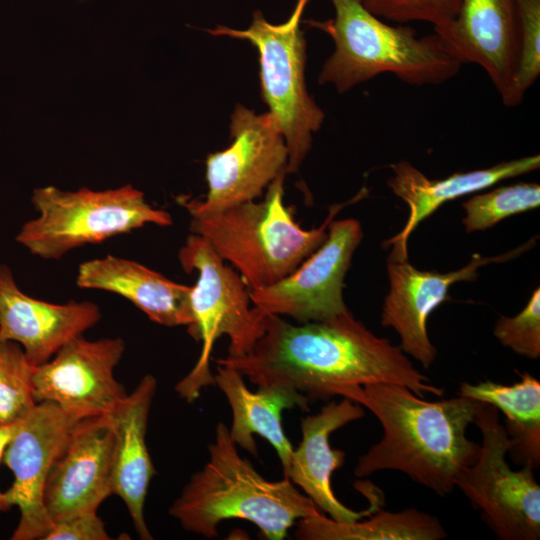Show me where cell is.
<instances>
[{"label":"cell","mask_w":540,"mask_h":540,"mask_svg":"<svg viewBox=\"0 0 540 540\" xmlns=\"http://www.w3.org/2000/svg\"><path fill=\"white\" fill-rule=\"evenodd\" d=\"M216 362L235 368L258 387L291 388L310 402L329 400L338 387L375 383L402 385L420 397L443 395L400 346L376 336L350 310L299 325L267 315L264 333L250 352Z\"/></svg>","instance_id":"cell-1"},{"label":"cell","mask_w":540,"mask_h":540,"mask_svg":"<svg viewBox=\"0 0 540 540\" xmlns=\"http://www.w3.org/2000/svg\"><path fill=\"white\" fill-rule=\"evenodd\" d=\"M370 410L383 436L357 461L361 478L382 470L400 471L437 495L455 488L458 475L477 459L480 445L466 436L474 424L478 402L457 396L423 400L405 386L375 383L334 390Z\"/></svg>","instance_id":"cell-2"},{"label":"cell","mask_w":540,"mask_h":540,"mask_svg":"<svg viewBox=\"0 0 540 540\" xmlns=\"http://www.w3.org/2000/svg\"><path fill=\"white\" fill-rule=\"evenodd\" d=\"M209 460L195 472L169 508L181 527L205 538L218 535L229 519L249 521L269 540H281L296 520L319 512L289 478L270 481L242 458L229 428L218 423L208 446Z\"/></svg>","instance_id":"cell-3"},{"label":"cell","mask_w":540,"mask_h":540,"mask_svg":"<svg viewBox=\"0 0 540 540\" xmlns=\"http://www.w3.org/2000/svg\"><path fill=\"white\" fill-rule=\"evenodd\" d=\"M330 1L334 18L306 21L335 46L318 76L320 84L344 93L383 73L413 86L440 85L459 73L463 64L437 33L419 37L410 26L389 25L361 0Z\"/></svg>","instance_id":"cell-4"},{"label":"cell","mask_w":540,"mask_h":540,"mask_svg":"<svg viewBox=\"0 0 540 540\" xmlns=\"http://www.w3.org/2000/svg\"><path fill=\"white\" fill-rule=\"evenodd\" d=\"M285 174L269 184L259 202L191 217L190 232L230 262L249 290L271 286L294 271L322 245L330 222L343 206H334L319 227L302 228L284 203Z\"/></svg>","instance_id":"cell-5"},{"label":"cell","mask_w":540,"mask_h":540,"mask_svg":"<svg viewBox=\"0 0 540 540\" xmlns=\"http://www.w3.org/2000/svg\"><path fill=\"white\" fill-rule=\"evenodd\" d=\"M178 258L185 272H197L190 295L194 326L189 333L202 346L194 367L175 386L177 394L192 403L202 389L215 385L210 360L217 339L228 337V356H243L263 335L267 314L253 305L242 277L201 236L191 233Z\"/></svg>","instance_id":"cell-6"},{"label":"cell","mask_w":540,"mask_h":540,"mask_svg":"<svg viewBox=\"0 0 540 540\" xmlns=\"http://www.w3.org/2000/svg\"><path fill=\"white\" fill-rule=\"evenodd\" d=\"M32 202L38 216L23 225L16 240L43 259H59L73 249L147 224H172L169 212L154 208L130 184L102 191L47 186L33 191Z\"/></svg>","instance_id":"cell-7"},{"label":"cell","mask_w":540,"mask_h":540,"mask_svg":"<svg viewBox=\"0 0 540 540\" xmlns=\"http://www.w3.org/2000/svg\"><path fill=\"white\" fill-rule=\"evenodd\" d=\"M310 0H297L290 17L269 23L259 10L246 30L218 26L208 32L249 41L258 50L261 95L276 119L288 150L286 173H295L312 145V135L324 112L308 94L305 83L306 42L300 29Z\"/></svg>","instance_id":"cell-8"},{"label":"cell","mask_w":540,"mask_h":540,"mask_svg":"<svg viewBox=\"0 0 540 540\" xmlns=\"http://www.w3.org/2000/svg\"><path fill=\"white\" fill-rule=\"evenodd\" d=\"M474 424L482 434L476 461L456 478L457 487L503 540L540 538V486L533 468L514 471L506 461L510 439L499 411L478 402Z\"/></svg>","instance_id":"cell-9"},{"label":"cell","mask_w":540,"mask_h":540,"mask_svg":"<svg viewBox=\"0 0 540 540\" xmlns=\"http://www.w3.org/2000/svg\"><path fill=\"white\" fill-rule=\"evenodd\" d=\"M230 136L233 141L228 148L206 159L205 199L177 198L191 217L255 201L276 177L286 173L288 150L269 112L258 115L238 104L231 115Z\"/></svg>","instance_id":"cell-10"},{"label":"cell","mask_w":540,"mask_h":540,"mask_svg":"<svg viewBox=\"0 0 540 540\" xmlns=\"http://www.w3.org/2000/svg\"><path fill=\"white\" fill-rule=\"evenodd\" d=\"M84 418L54 402L42 401L18 421L2 459L14 475L5 496L20 512L12 540H44L50 530L52 520L43 503L45 483Z\"/></svg>","instance_id":"cell-11"},{"label":"cell","mask_w":540,"mask_h":540,"mask_svg":"<svg viewBox=\"0 0 540 540\" xmlns=\"http://www.w3.org/2000/svg\"><path fill=\"white\" fill-rule=\"evenodd\" d=\"M362 238L358 220H332L325 241L294 271L271 286L249 290L253 305L267 315L299 323L329 320L349 311L343 298L344 278Z\"/></svg>","instance_id":"cell-12"},{"label":"cell","mask_w":540,"mask_h":540,"mask_svg":"<svg viewBox=\"0 0 540 540\" xmlns=\"http://www.w3.org/2000/svg\"><path fill=\"white\" fill-rule=\"evenodd\" d=\"M124 352L125 342L118 337H75L36 367L35 402H54L84 417L112 415L128 395L115 377Z\"/></svg>","instance_id":"cell-13"},{"label":"cell","mask_w":540,"mask_h":540,"mask_svg":"<svg viewBox=\"0 0 540 540\" xmlns=\"http://www.w3.org/2000/svg\"><path fill=\"white\" fill-rule=\"evenodd\" d=\"M531 242L492 257L475 253L466 266L448 273L419 270L408 258L389 256V292L384 298L382 326L393 328L401 339L402 351L428 369L435 361L437 350L427 333V319L436 307L449 299L451 285L476 280L480 267L510 260L527 250Z\"/></svg>","instance_id":"cell-14"},{"label":"cell","mask_w":540,"mask_h":540,"mask_svg":"<svg viewBox=\"0 0 540 540\" xmlns=\"http://www.w3.org/2000/svg\"><path fill=\"white\" fill-rule=\"evenodd\" d=\"M115 433L110 416L84 418L45 483L43 503L52 520L97 511L113 493Z\"/></svg>","instance_id":"cell-15"},{"label":"cell","mask_w":540,"mask_h":540,"mask_svg":"<svg viewBox=\"0 0 540 540\" xmlns=\"http://www.w3.org/2000/svg\"><path fill=\"white\" fill-rule=\"evenodd\" d=\"M101 318L91 301L50 303L25 294L11 269L0 265V340L19 344L38 366Z\"/></svg>","instance_id":"cell-16"},{"label":"cell","mask_w":540,"mask_h":540,"mask_svg":"<svg viewBox=\"0 0 540 540\" xmlns=\"http://www.w3.org/2000/svg\"><path fill=\"white\" fill-rule=\"evenodd\" d=\"M363 406L343 397L339 402H329L317 414L301 420L302 439L293 449L290 464L284 477L300 487L306 496L329 518L338 522H353L370 516L382 503L373 492L370 507L354 511L335 496L331 487V475L342 467L346 454L343 450L332 449L330 435L350 422L364 416Z\"/></svg>","instance_id":"cell-17"},{"label":"cell","mask_w":540,"mask_h":540,"mask_svg":"<svg viewBox=\"0 0 540 540\" xmlns=\"http://www.w3.org/2000/svg\"><path fill=\"white\" fill-rule=\"evenodd\" d=\"M434 32L462 64L483 68L506 101L518 58L515 0H462L456 18Z\"/></svg>","instance_id":"cell-18"},{"label":"cell","mask_w":540,"mask_h":540,"mask_svg":"<svg viewBox=\"0 0 540 540\" xmlns=\"http://www.w3.org/2000/svg\"><path fill=\"white\" fill-rule=\"evenodd\" d=\"M540 166L538 154L500 162L489 168L457 172L444 179H429L406 160L392 164L393 175L387 184L409 208L403 229L385 242L392 247L390 256L408 258V239L419 223L445 202L489 188L496 183L530 173Z\"/></svg>","instance_id":"cell-19"},{"label":"cell","mask_w":540,"mask_h":540,"mask_svg":"<svg viewBox=\"0 0 540 540\" xmlns=\"http://www.w3.org/2000/svg\"><path fill=\"white\" fill-rule=\"evenodd\" d=\"M76 284L120 295L162 326H186L188 332L194 326L192 286L176 283L136 261L107 255L83 262Z\"/></svg>","instance_id":"cell-20"},{"label":"cell","mask_w":540,"mask_h":540,"mask_svg":"<svg viewBox=\"0 0 540 540\" xmlns=\"http://www.w3.org/2000/svg\"><path fill=\"white\" fill-rule=\"evenodd\" d=\"M156 389V378L145 375L110 415L115 433L113 493L126 505L138 536L144 540L153 539L145 522L144 505L156 470L145 438Z\"/></svg>","instance_id":"cell-21"},{"label":"cell","mask_w":540,"mask_h":540,"mask_svg":"<svg viewBox=\"0 0 540 540\" xmlns=\"http://www.w3.org/2000/svg\"><path fill=\"white\" fill-rule=\"evenodd\" d=\"M214 383L225 395L232 410L229 433L236 444L253 456H258L254 435L267 440L275 449L283 473L289 467L293 447L282 428V412L299 408L309 411V399L287 387L265 386L250 391L243 375L229 365L217 364Z\"/></svg>","instance_id":"cell-22"},{"label":"cell","mask_w":540,"mask_h":540,"mask_svg":"<svg viewBox=\"0 0 540 540\" xmlns=\"http://www.w3.org/2000/svg\"><path fill=\"white\" fill-rule=\"evenodd\" d=\"M520 376L511 385L490 380L462 382L457 395L501 411L510 439L509 456L514 462L535 469L540 464V381L527 372Z\"/></svg>","instance_id":"cell-23"},{"label":"cell","mask_w":540,"mask_h":540,"mask_svg":"<svg viewBox=\"0 0 540 540\" xmlns=\"http://www.w3.org/2000/svg\"><path fill=\"white\" fill-rule=\"evenodd\" d=\"M367 520L338 522L323 513L300 519L295 536L300 540H439L447 537L433 515L409 508L398 512L377 508Z\"/></svg>","instance_id":"cell-24"},{"label":"cell","mask_w":540,"mask_h":540,"mask_svg":"<svg viewBox=\"0 0 540 540\" xmlns=\"http://www.w3.org/2000/svg\"><path fill=\"white\" fill-rule=\"evenodd\" d=\"M540 186L537 183H515L497 187L467 199L462 208L466 232L483 231L501 220L539 207Z\"/></svg>","instance_id":"cell-25"},{"label":"cell","mask_w":540,"mask_h":540,"mask_svg":"<svg viewBox=\"0 0 540 540\" xmlns=\"http://www.w3.org/2000/svg\"><path fill=\"white\" fill-rule=\"evenodd\" d=\"M36 367L19 344L0 340V424L19 421L35 406Z\"/></svg>","instance_id":"cell-26"},{"label":"cell","mask_w":540,"mask_h":540,"mask_svg":"<svg viewBox=\"0 0 540 540\" xmlns=\"http://www.w3.org/2000/svg\"><path fill=\"white\" fill-rule=\"evenodd\" d=\"M518 22V58L507 107L520 104L540 75V0H515Z\"/></svg>","instance_id":"cell-27"},{"label":"cell","mask_w":540,"mask_h":540,"mask_svg":"<svg viewBox=\"0 0 540 540\" xmlns=\"http://www.w3.org/2000/svg\"><path fill=\"white\" fill-rule=\"evenodd\" d=\"M462 0H361L377 17L397 23L424 21L434 30L449 25L457 16Z\"/></svg>","instance_id":"cell-28"},{"label":"cell","mask_w":540,"mask_h":540,"mask_svg":"<svg viewBox=\"0 0 540 540\" xmlns=\"http://www.w3.org/2000/svg\"><path fill=\"white\" fill-rule=\"evenodd\" d=\"M494 336L515 353L536 360L540 357V288H536L523 310L514 317L502 316Z\"/></svg>","instance_id":"cell-29"},{"label":"cell","mask_w":540,"mask_h":540,"mask_svg":"<svg viewBox=\"0 0 540 540\" xmlns=\"http://www.w3.org/2000/svg\"><path fill=\"white\" fill-rule=\"evenodd\" d=\"M111 539L97 511L76 512L52 522L44 540Z\"/></svg>","instance_id":"cell-30"},{"label":"cell","mask_w":540,"mask_h":540,"mask_svg":"<svg viewBox=\"0 0 540 540\" xmlns=\"http://www.w3.org/2000/svg\"><path fill=\"white\" fill-rule=\"evenodd\" d=\"M17 423L18 421L13 424H0V462L3 459L6 447L16 432Z\"/></svg>","instance_id":"cell-31"},{"label":"cell","mask_w":540,"mask_h":540,"mask_svg":"<svg viewBox=\"0 0 540 540\" xmlns=\"http://www.w3.org/2000/svg\"><path fill=\"white\" fill-rule=\"evenodd\" d=\"M12 506L9 504L5 493L0 491V513L8 511Z\"/></svg>","instance_id":"cell-32"}]
</instances>
